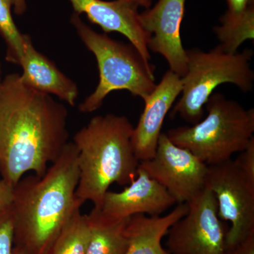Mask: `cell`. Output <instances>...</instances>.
<instances>
[{
  "label": "cell",
  "instance_id": "cell-1",
  "mask_svg": "<svg viewBox=\"0 0 254 254\" xmlns=\"http://www.w3.org/2000/svg\"><path fill=\"white\" fill-rule=\"evenodd\" d=\"M68 111L50 95L10 73L0 85V175L15 186L25 174L43 177L67 144Z\"/></svg>",
  "mask_w": 254,
  "mask_h": 254
},
{
  "label": "cell",
  "instance_id": "cell-2",
  "mask_svg": "<svg viewBox=\"0 0 254 254\" xmlns=\"http://www.w3.org/2000/svg\"><path fill=\"white\" fill-rule=\"evenodd\" d=\"M78 150L68 142L43 177H23L14 186L12 208L14 250L46 254L63 227L82 203L76 198Z\"/></svg>",
  "mask_w": 254,
  "mask_h": 254
},
{
  "label": "cell",
  "instance_id": "cell-3",
  "mask_svg": "<svg viewBox=\"0 0 254 254\" xmlns=\"http://www.w3.org/2000/svg\"><path fill=\"white\" fill-rule=\"evenodd\" d=\"M133 128L127 117L97 115L76 132L73 143L78 150L79 178L76 198L100 208L114 183L128 185L137 175L140 162L132 145Z\"/></svg>",
  "mask_w": 254,
  "mask_h": 254
},
{
  "label": "cell",
  "instance_id": "cell-4",
  "mask_svg": "<svg viewBox=\"0 0 254 254\" xmlns=\"http://www.w3.org/2000/svg\"><path fill=\"white\" fill-rule=\"evenodd\" d=\"M70 22L85 46L94 55L99 70V82L95 91L78 106L82 113L99 109L110 93L127 91L144 100L154 89L155 66L148 63L131 44L115 41L99 33L73 12Z\"/></svg>",
  "mask_w": 254,
  "mask_h": 254
},
{
  "label": "cell",
  "instance_id": "cell-5",
  "mask_svg": "<svg viewBox=\"0 0 254 254\" xmlns=\"http://www.w3.org/2000/svg\"><path fill=\"white\" fill-rule=\"evenodd\" d=\"M208 115L192 126L177 127L167 135L175 145L190 150L208 166L230 160L254 138V109L213 93L205 103Z\"/></svg>",
  "mask_w": 254,
  "mask_h": 254
},
{
  "label": "cell",
  "instance_id": "cell-6",
  "mask_svg": "<svg viewBox=\"0 0 254 254\" xmlns=\"http://www.w3.org/2000/svg\"><path fill=\"white\" fill-rule=\"evenodd\" d=\"M187 71L181 78L182 96L170 116L179 115L194 125L203 120L204 107L217 87L232 83L241 91H253L254 72L251 68L253 50L227 53L215 47L205 52L198 48L186 50Z\"/></svg>",
  "mask_w": 254,
  "mask_h": 254
},
{
  "label": "cell",
  "instance_id": "cell-7",
  "mask_svg": "<svg viewBox=\"0 0 254 254\" xmlns=\"http://www.w3.org/2000/svg\"><path fill=\"white\" fill-rule=\"evenodd\" d=\"M188 211L169 229L170 254H227L228 230L218 215L213 192L203 189L187 202Z\"/></svg>",
  "mask_w": 254,
  "mask_h": 254
},
{
  "label": "cell",
  "instance_id": "cell-8",
  "mask_svg": "<svg viewBox=\"0 0 254 254\" xmlns=\"http://www.w3.org/2000/svg\"><path fill=\"white\" fill-rule=\"evenodd\" d=\"M205 188L213 192L222 220L231 222L227 235V252L254 232V185L234 160L208 166Z\"/></svg>",
  "mask_w": 254,
  "mask_h": 254
},
{
  "label": "cell",
  "instance_id": "cell-9",
  "mask_svg": "<svg viewBox=\"0 0 254 254\" xmlns=\"http://www.w3.org/2000/svg\"><path fill=\"white\" fill-rule=\"evenodd\" d=\"M138 167L168 190L177 204L190 201L205 188L208 170V165L173 143L166 133L160 134L154 156Z\"/></svg>",
  "mask_w": 254,
  "mask_h": 254
},
{
  "label": "cell",
  "instance_id": "cell-10",
  "mask_svg": "<svg viewBox=\"0 0 254 254\" xmlns=\"http://www.w3.org/2000/svg\"><path fill=\"white\" fill-rule=\"evenodd\" d=\"M185 3L186 0H158L153 7L139 13L142 28L150 37L148 50L161 55L170 70L181 78L187 71L186 50L180 35Z\"/></svg>",
  "mask_w": 254,
  "mask_h": 254
},
{
  "label": "cell",
  "instance_id": "cell-11",
  "mask_svg": "<svg viewBox=\"0 0 254 254\" xmlns=\"http://www.w3.org/2000/svg\"><path fill=\"white\" fill-rule=\"evenodd\" d=\"M180 76L168 70L144 100L145 106L131 137L133 151L138 161L154 156L164 120L181 94Z\"/></svg>",
  "mask_w": 254,
  "mask_h": 254
},
{
  "label": "cell",
  "instance_id": "cell-12",
  "mask_svg": "<svg viewBox=\"0 0 254 254\" xmlns=\"http://www.w3.org/2000/svg\"><path fill=\"white\" fill-rule=\"evenodd\" d=\"M76 14L86 15L92 23L98 25L104 33L117 32L126 37L142 58L151 63L148 48L149 35L139 21V6L128 0H68Z\"/></svg>",
  "mask_w": 254,
  "mask_h": 254
},
{
  "label": "cell",
  "instance_id": "cell-13",
  "mask_svg": "<svg viewBox=\"0 0 254 254\" xmlns=\"http://www.w3.org/2000/svg\"><path fill=\"white\" fill-rule=\"evenodd\" d=\"M175 203L168 190L138 167L136 178L125 190L105 193L99 209L108 218L122 220L138 214L160 216Z\"/></svg>",
  "mask_w": 254,
  "mask_h": 254
},
{
  "label": "cell",
  "instance_id": "cell-14",
  "mask_svg": "<svg viewBox=\"0 0 254 254\" xmlns=\"http://www.w3.org/2000/svg\"><path fill=\"white\" fill-rule=\"evenodd\" d=\"M20 66L23 70L20 78L25 86L40 93L55 95L71 106L76 104L77 85L35 48L27 34H23V53Z\"/></svg>",
  "mask_w": 254,
  "mask_h": 254
},
{
  "label": "cell",
  "instance_id": "cell-15",
  "mask_svg": "<svg viewBox=\"0 0 254 254\" xmlns=\"http://www.w3.org/2000/svg\"><path fill=\"white\" fill-rule=\"evenodd\" d=\"M187 211L188 205L185 203L163 216L138 214L130 217L127 226L129 245L126 254H170L163 248L161 241L170 227Z\"/></svg>",
  "mask_w": 254,
  "mask_h": 254
},
{
  "label": "cell",
  "instance_id": "cell-16",
  "mask_svg": "<svg viewBox=\"0 0 254 254\" xmlns=\"http://www.w3.org/2000/svg\"><path fill=\"white\" fill-rule=\"evenodd\" d=\"M90 240L86 254H126L128 250L129 218L115 220L105 216L99 208L87 214Z\"/></svg>",
  "mask_w": 254,
  "mask_h": 254
},
{
  "label": "cell",
  "instance_id": "cell-17",
  "mask_svg": "<svg viewBox=\"0 0 254 254\" xmlns=\"http://www.w3.org/2000/svg\"><path fill=\"white\" fill-rule=\"evenodd\" d=\"M81 207L73 212L46 254H86L90 240V228L86 214Z\"/></svg>",
  "mask_w": 254,
  "mask_h": 254
},
{
  "label": "cell",
  "instance_id": "cell-18",
  "mask_svg": "<svg viewBox=\"0 0 254 254\" xmlns=\"http://www.w3.org/2000/svg\"><path fill=\"white\" fill-rule=\"evenodd\" d=\"M12 0H0V35L6 44L8 63L20 65L23 58V34L15 24L11 14Z\"/></svg>",
  "mask_w": 254,
  "mask_h": 254
},
{
  "label": "cell",
  "instance_id": "cell-19",
  "mask_svg": "<svg viewBox=\"0 0 254 254\" xmlns=\"http://www.w3.org/2000/svg\"><path fill=\"white\" fill-rule=\"evenodd\" d=\"M213 31L220 41V49L225 53H236L244 42L254 39V11L238 22L215 26Z\"/></svg>",
  "mask_w": 254,
  "mask_h": 254
},
{
  "label": "cell",
  "instance_id": "cell-20",
  "mask_svg": "<svg viewBox=\"0 0 254 254\" xmlns=\"http://www.w3.org/2000/svg\"><path fill=\"white\" fill-rule=\"evenodd\" d=\"M14 220L12 208L0 212V254H14Z\"/></svg>",
  "mask_w": 254,
  "mask_h": 254
},
{
  "label": "cell",
  "instance_id": "cell-21",
  "mask_svg": "<svg viewBox=\"0 0 254 254\" xmlns=\"http://www.w3.org/2000/svg\"><path fill=\"white\" fill-rule=\"evenodd\" d=\"M227 10L220 18V22H230L245 16L254 9V0H226Z\"/></svg>",
  "mask_w": 254,
  "mask_h": 254
},
{
  "label": "cell",
  "instance_id": "cell-22",
  "mask_svg": "<svg viewBox=\"0 0 254 254\" xmlns=\"http://www.w3.org/2000/svg\"><path fill=\"white\" fill-rule=\"evenodd\" d=\"M234 162L248 181L254 185V138Z\"/></svg>",
  "mask_w": 254,
  "mask_h": 254
},
{
  "label": "cell",
  "instance_id": "cell-23",
  "mask_svg": "<svg viewBox=\"0 0 254 254\" xmlns=\"http://www.w3.org/2000/svg\"><path fill=\"white\" fill-rule=\"evenodd\" d=\"M14 186L4 180H0V212L11 206Z\"/></svg>",
  "mask_w": 254,
  "mask_h": 254
},
{
  "label": "cell",
  "instance_id": "cell-24",
  "mask_svg": "<svg viewBox=\"0 0 254 254\" xmlns=\"http://www.w3.org/2000/svg\"><path fill=\"white\" fill-rule=\"evenodd\" d=\"M227 254H254V232Z\"/></svg>",
  "mask_w": 254,
  "mask_h": 254
},
{
  "label": "cell",
  "instance_id": "cell-25",
  "mask_svg": "<svg viewBox=\"0 0 254 254\" xmlns=\"http://www.w3.org/2000/svg\"><path fill=\"white\" fill-rule=\"evenodd\" d=\"M12 3L15 14L21 16L26 12L27 9L26 0H12Z\"/></svg>",
  "mask_w": 254,
  "mask_h": 254
},
{
  "label": "cell",
  "instance_id": "cell-26",
  "mask_svg": "<svg viewBox=\"0 0 254 254\" xmlns=\"http://www.w3.org/2000/svg\"><path fill=\"white\" fill-rule=\"evenodd\" d=\"M128 1L136 3L137 5H138V6L144 7L145 9L150 8L151 6L152 3H153V0H128Z\"/></svg>",
  "mask_w": 254,
  "mask_h": 254
},
{
  "label": "cell",
  "instance_id": "cell-27",
  "mask_svg": "<svg viewBox=\"0 0 254 254\" xmlns=\"http://www.w3.org/2000/svg\"><path fill=\"white\" fill-rule=\"evenodd\" d=\"M2 80V64H1V58H0V85H1Z\"/></svg>",
  "mask_w": 254,
  "mask_h": 254
},
{
  "label": "cell",
  "instance_id": "cell-28",
  "mask_svg": "<svg viewBox=\"0 0 254 254\" xmlns=\"http://www.w3.org/2000/svg\"><path fill=\"white\" fill-rule=\"evenodd\" d=\"M14 254H23L22 252H18V251H16L14 250Z\"/></svg>",
  "mask_w": 254,
  "mask_h": 254
}]
</instances>
